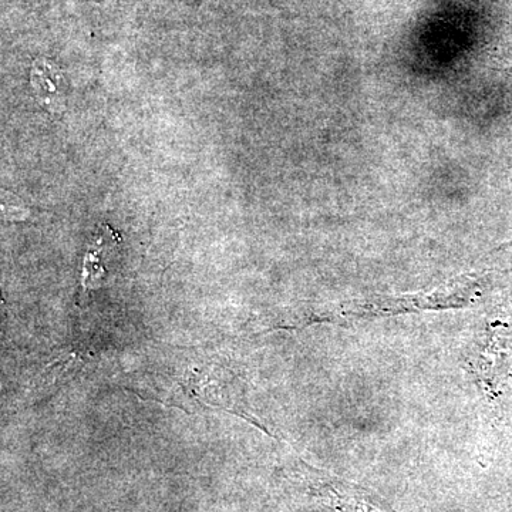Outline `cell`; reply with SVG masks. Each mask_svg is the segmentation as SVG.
<instances>
[{"mask_svg": "<svg viewBox=\"0 0 512 512\" xmlns=\"http://www.w3.org/2000/svg\"><path fill=\"white\" fill-rule=\"evenodd\" d=\"M94 2L99 3V5H111V3H114V0H94Z\"/></svg>", "mask_w": 512, "mask_h": 512, "instance_id": "7a4b0ae2", "label": "cell"}, {"mask_svg": "<svg viewBox=\"0 0 512 512\" xmlns=\"http://www.w3.org/2000/svg\"><path fill=\"white\" fill-rule=\"evenodd\" d=\"M30 87L37 103L49 113L60 114L66 109V80L55 63L37 59L30 69Z\"/></svg>", "mask_w": 512, "mask_h": 512, "instance_id": "6da1fadb", "label": "cell"}]
</instances>
